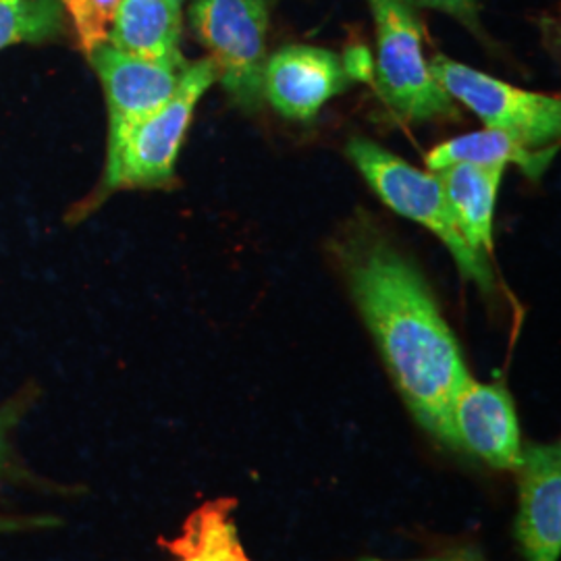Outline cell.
<instances>
[{"instance_id":"cell-11","label":"cell","mask_w":561,"mask_h":561,"mask_svg":"<svg viewBox=\"0 0 561 561\" xmlns=\"http://www.w3.org/2000/svg\"><path fill=\"white\" fill-rule=\"evenodd\" d=\"M185 0H121L108 44L125 55L152 62H185L181 25Z\"/></svg>"},{"instance_id":"cell-4","label":"cell","mask_w":561,"mask_h":561,"mask_svg":"<svg viewBox=\"0 0 561 561\" xmlns=\"http://www.w3.org/2000/svg\"><path fill=\"white\" fill-rule=\"evenodd\" d=\"M377 27L375 76L387 104L405 119L454 117L458 111L433 78L422 50V23L405 0H368Z\"/></svg>"},{"instance_id":"cell-19","label":"cell","mask_w":561,"mask_h":561,"mask_svg":"<svg viewBox=\"0 0 561 561\" xmlns=\"http://www.w3.org/2000/svg\"><path fill=\"white\" fill-rule=\"evenodd\" d=\"M60 524L53 516H0V535L25 533V530H42Z\"/></svg>"},{"instance_id":"cell-1","label":"cell","mask_w":561,"mask_h":561,"mask_svg":"<svg viewBox=\"0 0 561 561\" xmlns=\"http://www.w3.org/2000/svg\"><path fill=\"white\" fill-rule=\"evenodd\" d=\"M341 266L412 416L435 442L460 451L451 408L470 373L421 271L370 233L347 240Z\"/></svg>"},{"instance_id":"cell-16","label":"cell","mask_w":561,"mask_h":561,"mask_svg":"<svg viewBox=\"0 0 561 561\" xmlns=\"http://www.w3.org/2000/svg\"><path fill=\"white\" fill-rule=\"evenodd\" d=\"M34 400H36V391L30 387L0 405V481L13 472V463H15L9 435L20 424L23 414L32 408Z\"/></svg>"},{"instance_id":"cell-20","label":"cell","mask_w":561,"mask_h":561,"mask_svg":"<svg viewBox=\"0 0 561 561\" xmlns=\"http://www.w3.org/2000/svg\"><path fill=\"white\" fill-rule=\"evenodd\" d=\"M183 561H250L248 556L243 553V549L236 551H225V553H201V556H187L181 558Z\"/></svg>"},{"instance_id":"cell-21","label":"cell","mask_w":561,"mask_h":561,"mask_svg":"<svg viewBox=\"0 0 561 561\" xmlns=\"http://www.w3.org/2000/svg\"><path fill=\"white\" fill-rule=\"evenodd\" d=\"M447 561H486L482 558L481 553L477 549H470V547H463L458 551H451L447 558Z\"/></svg>"},{"instance_id":"cell-13","label":"cell","mask_w":561,"mask_h":561,"mask_svg":"<svg viewBox=\"0 0 561 561\" xmlns=\"http://www.w3.org/2000/svg\"><path fill=\"white\" fill-rule=\"evenodd\" d=\"M558 148L545 146L533 148L528 144L505 134L500 129H484L477 134H466L460 138L447 140L433 148L426 157V167L435 173L443 167L456 162H474V164H518L530 180H539L553 162Z\"/></svg>"},{"instance_id":"cell-22","label":"cell","mask_w":561,"mask_h":561,"mask_svg":"<svg viewBox=\"0 0 561 561\" xmlns=\"http://www.w3.org/2000/svg\"><path fill=\"white\" fill-rule=\"evenodd\" d=\"M119 2L121 0H94V4L99 7V11H101L104 20L108 21V23L115 18V11H117Z\"/></svg>"},{"instance_id":"cell-18","label":"cell","mask_w":561,"mask_h":561,"mask_svg":"<svg viewBox=\"0 0 561 561\" xmlns=\"http://www.w3.org/2000/svg\"><path fill=\"white\" fill-rule=\"evenodd\" d=\"M341 65L350 80L370 81L375 78V59L364 44L347 46Z\"/></svg>"},{"instance_id":"cell-6","label":"cell","mask_w":561,"mask_h":561,"mask_svg":"<svg viewBox=\"0 0 561 561\" xmlns=\"http://www.w3.org/2000/svg\"><path fill=\"white\" fill-rule=\"evenodd\" d=\"M428 69L445 94L468 106L486 129L512 134L533 148L551 146L560 138L558 96L514 88L443 55L428 60Z\"/></svg>"},{"instance_id":"cell-14","label":"cell","mask_w":561,"mask_h":561,"mask_svg":"<svg viewBox=\"0 0 561 561\" xmlns=\"http://www.w3.org/2000/svg\"><path fill=\"white\" fill-rule=\"evenodd\" d=\"M60 0H0V50L13 44L55 41L65 32Z\"/></svg>"},{"instance_id":"cell-15","label":"cell","mask_w":561,"mask_h":561,"mask_svg":"<svg viewBox=\"0 0 561 561\" xmlns=\"http://www.w3.org/2000/svg\"><path fill=\"white\" fill-rule=\"evenodd\" d=\"M62 9L73 21L81 50L90 55L108 41V21L104 20L94 0H60Z\"/></svg>"},{"instance_id":"cell-2","label":"cell","mask_w":561,"mask_h":561,"mask_svg":"<svg viewBox=\"0 0 561 561\" xmlns=\"http://www.w3.org/2000/svg\"><path fill=\"white\" fill-rule=\"evenodd\" d=\"M347 157L391 210L405 219L421 222L447 245L463 279L477 283L482 294L495 291V277L486 256L472 250L463 240L445 201L442 183L435 175L414 169L379 144L364 138H354L347 144Z\"/></svg>"},{"instance_id":"cell-7","label":"cell","mask_w":561,"mask_h":561,"mask_svg":"<svg viewBox=\"0 0 561 561\" xmlns=\"http://www.w3.org/2000/svg\"><path fill=\"white\" fill-rule=\"evenodd\" d=\"M101 78L108 108L106 162L113 161L129 131L159 111L180 85L185 62H152L125 55L108 42L88 55Z\"/></svg>"},{"instance_id":"cell-8","label":"cell","mask_w":561,"mask_h":561,"mask_svg":"<svg viewBox=\"0 0 561 561\" xmlns=\"http://www.w3.org/2000/svg\"><path fill=\"white\" fill-rule=\"evenodd\" d=\"M350 78L335 53L294 44L273 53L262 73V96L287 119L310 121L331 99L345 92Z\"/></svg>"},{"instance_id":"cell-23","label":"cell","mask_w":561,"mask_h":561,"mask_svg":"<svg viewBox=\"0 0 561 561\" xmlns=\"http://www.w3.org/2000/svg\"><path fill=\"white\" fill-rule=\"evenodd\" d=\"M360 561H382V560H373V558H366V560ZM428 561H447V560H428Z\"/></svg>"},{"instance_id":"cell-5","label":"cell","mask_w":561,"mask_h":561,"mask_svg":"<svg viewBox=\"0 0 561 561\" xmlns=\"http://www.w3.org/2000/svg\"><path fill=\"white\" fill-rule=\"evenodd\" d=\"M190 25L215 62L217 81L229 99L245 111H259L268 59L266 0H192Z\"/></svg>"},{"instance_id":"cell-17","label":"cell","mask_w":561,"mask_h":561,"mask_svg":"<svg viewBox=\"0 0 561 561\" xmlns=\"http://www.w3.org/2000/svg\"><path fill=\"white\" fill-rule=\"evenodd\" d=\"M412 7H426L433 11H442L470 27L474 34H481V4L479 0H405Z\"/></svg>"},{"instance_id":"cell-3","label":"cell","mask_w":561,"mask_h":561,"mask_svg":"<svg viewBox=\"0 0 561 561\" xmlns=\"http://www.w3.org/2000/svg\"><path fill=\"white\" fill-rule=\"evenodd\" d=\"M217 81L215 62L208 59L187 62L173 96L138 123L123 141L117 157L104 167L101 187L92 208L117 190L167 187L175 175L181 144L202 96Z\"/></svg>"},{"instance_id":"cell-9","label":"cell","mask_w":561,"mask_h":561,"mask_svg":"<svg viewBox=\"0 0 561 561\" xmlns=\"http://www.w3.org/2000/svg\"><path fill=\"white\" fill-rule=\"evenodd\" d=\"M451 421L460 451L500 470L518 468L520 424L503 382H479L468 377L454 400Z\"/></svg>"},{"instance_id":"cell-12","label":"cell","mask_w":561,"mask_h":561,"mask_svg":"<svg viewBox=\"0 0 561 561\" xmlns=\"http://www.w3.org/2000/svg\"><path fill=\"white\" fill-rule=\"evenodd\" d=\"M505 164L456 162L435 171L463 240L482 256L493 250V215Z\"/></svg>"},{"instance_id":"cell-10","label":"cell","mask_w":561,"mask_h":561,"mask_svg":"<svg viewBox=\"0 0 561 561\" xmlns=\"http://www.w3.org/2000/svg\"><path fill=\"white\" fill-rule=\"evenodd\" d=\"M520 505L516 541L526 561H558L561 553L560 443L528 445L518 463Z\"/></svg>"}]
</instances>
